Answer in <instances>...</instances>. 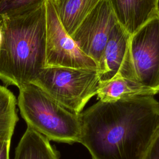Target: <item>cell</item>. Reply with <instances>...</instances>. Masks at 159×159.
<instances>
[{
    "label": "cell",
    "mask_w": 159,
    "mask_h": 159,
    "mask_svg": "<svg viewBox=\"0 0 159 159\" xmlns=\"http://www.w3.org/2000/svg\"><path fill=\"white\" fill-rule=\"evenodd\" d=\"M80 117V143L92 159H143L159 127V102L153 96L99 100Z\"/></svg>",
    "instance_id": "obj_1"
},
{
    "label": "cell",
    "mask_w": 159,
    "mask_h": 159,
    "mask_svg": "<svg viewBox=\"0 0 159 159\" xmlns=\"http://www.w3.org/2000/svg\"><path fill=\"white\" fill-rule=\"evenodd\" d=\"M0 20V81L6 87L19 88L31 83L45 67V5L23 16Z\"/></svg>",
    "instance_id": "obj_2"
},
{
    "label": "cell",
    "mask_w": 159,
    "mask_h": 159,
    "mask_svg": "<svg viewBox=\"0 0 159 159\" xmlns=\"http://www.w3.org/2000/svg\"><path fill=\"white\" fill-rule=\"evenodd\" d=\"M18 89L17 105L27 127L50 141L80 143V114L66 109L32 83Z\"/></svg>",
    "instance_id": "obj_3"
},
{
    "label": "cell",
    "mask_w": 159,
    "mask_h": 159,
    "mask_svg": "<svg viewBox=\"0 0 159 159\" xmlns=\"http://www.w3.org/2000/svg\"><path fill=\"white\" fill-rule=\"evenodd\" d=\"M99 78L98 69L45 66L32 81L66 109L80 114L96 95Z\"/></svg>",
    "instance_id": "obj_4"
},
{
    "label": "cell",
    "mask_w": 159,
    "mask_h": 159,
    "mask_svg": "<svg viewBox=\"0 0 159 159\" xmlns=\"http://www.w3.org/2000/svg\"><path fill=\"white\" fill-rule=\"evenodd\" d=\"M117 75L159 91V14L130 36Z\"/></svg>",
    "instance_id": "obj_5"
},
{
    "label": "cell",
    "mask_w": 159,
    "mask_h": 159,
    "mask_svg": "<svg viewBox=\"0 0 159 159\" xmlns=\"http://www.w3.org/2000/svg\"><path fill=\"white\" fill-rule=\"evenodd\" d=\"M45 66L98 69L97 63L86 55L62 26L52 0H47Z\"/></svg>",
    "instance_id": "obj_6"
},
{
    "label": "cell",
    "mask_w": 159,
    "mask_h": 159,
    "mask_svg": "<svg viewBox=\"0 0 159 159\" xmlns=\"http://www.w3.org/2000/svg\"><path fill=\"white\" fill-rule=\"evenodd\" d=\"M117 22L109 0H101L71 37L79 48L98 65L111 32Z\"/></svg>",
    "instance_id": "obj_7"
},
{
    "label": "cell",
    "mask_w": 159,
    "mask_h": 159,
    "mask_svg": "<svg viewBox=\"0 0 159 159\" xmlns=\"http://www.w3.org/2000/svg\"><path fill=\"white\" fill-rule=\"evenodd\" d=\"M118 23L134 34L159 14V0H109Z\"/></svg>",
    "instance_id": "obj_8"
},
{
    "label": "cell",
    "mask_w": 159,
    "mask_h": 159,
    "mask_svg": "<svg viewBox=\"0 0 159 159\" xmlns=\"http://www.w3.org/2000/svg\"><path fill=\"white\" fill-rule=\"evenodd\" d=\"M130 36L118 22L114 26L98 65L100 82L112 80L118 74L127 52Z\"/></svg>",
    "instance_id": "obj_9"
},
{
    "label": "cell",
    "mask_w": 159,
    "mask_h": 159,
    "mask_svg": "<svg viewBox=\"0 0 159 159\" xmlns=\"http://www.w3.org/2000/svg\"><path fill=\"white\" fill-rule=\"evenodd\" d=\"M158 93V90L117 75L109 81L99 82L96 95L101 101L114 102L138 96H154Z\"/></svg>",
    "instance_id": "obj_10"
},
{
    "label": "cell",
    "mask_w": 159,
    "mask_h": 159,
    "mask_svg": "<svg viewBox=\"0 0 159 159\" xmlns=\"http://www.w3.org/2000/svg\"><path fill=\"white\" fill-rule=\"evenodd\" d=\"M13 159H59V155L47 138L27 127Z\"/></svg>",
    "instance_id": "obj_11"
},
{
    "label": "cell",
    "mask_w": 159,
    "mask_h": 159,
    "mask_svg": "<svg viewBox=\"0 0 159 159\" xmlns=\"http://www.w3.org/2000/svg\"><path fill=\"white\" fill-rule=\"evenodd\" d=\"M101 0L52 1L64 29L71 37L75 30Z\"/></svg>",
    "instance_id": "obj_12"
},
{
    "label": "cell",
    "mask_w": 159,
    "mask_h": 159,
    "mask_svg": "<svg viewBox=\"0 0 159 159\" xmlns=\"http://www.w3.org/2000/svg\"><path fill=\"white\" fill-rule=\"evenodd\" d=\"M17 100L5 86L0 85V142H11L18 121Z\"/></svg>",
    "instance_id": "obj_13"
},
{
    "label": "cell",
    "mask_w": 159,
    "mask_h": 159,
    "mask_svg": "<svg viewBox=\"0 0 159 159\" xmlns=\"http://www.w3.org/2000/svg\"><path fill=\"white\" fill-rule=\"evenodd\" d=\"M47 0H1L0 19L23 16L43 6Z\"/></svg>",
    "instance_id": "obj_14"
},
{
    "label": "cell",
    "mask_w": 159,
    "mask_h": 159,
    "mask_svg": "<svg viewBox=\"0 0 159 159\" xmlns=\"http://www.w3.org/2000/svg\"><path fill=\"white\" fill-rule=\"evenodd\" d=\"M143 159H159V127Z\"/></svg>",
    "instance_id": "obj_15"
},
{
    "label": "cell",
    "mask_w": 159,
    "mask_h": 159,
    "mask_svg": "<svg viewBox=\"0 0 159 159\" xmlns=\"http://www.w3.org/2000/svg\"><path fill=\"white\" fill-rule=\"evenodd\" d=\"M11 142H0V159H9Z\"/></svg>",
    "instance_id": "obj_16"
},
{
    "label": "cell",
    "mask_w": 159,
    "mask_h": 159,
    "mask_svg": "<svg viewBox=\"0 0 159 159\" xmlns=\"http://www.w3.org/2000/svg\"><path fill=\"white\" fill-rule=\"evenodd\" d=\"M1 40V20H0V43Z\"/></svg>",
    "instance_id": "obj_17"
},
{
    "label": "cell",
    "mask_w": 159,
    "mask_h": 159,
    "mask_svg": "<svg viewBox=\"0 0 159 159\" xmlns=\"http://www.w3.org/2000/svg\"><path fill=\"white\" fill-rule=\"evenodd\" d=\"M52 1H55V0H52Z\"/></svg>",
    "instance_id": "obj_18"
},
{
    "label": "cell",
    "mask_w": 159,
    "mask_h": 159,
    "mask_svg": "<svg viewBox=\"0 0 159 159\" xmlns=\"http://www.w3.org/2000/svg\"><path fill=\"white\" fill-rule=\"evenodd\" d=\"M1 1V0H0V1Z\"/></svg>",
    "instance_id": "obj_19"
}]
</instances>
